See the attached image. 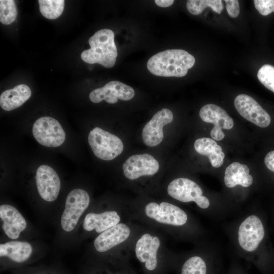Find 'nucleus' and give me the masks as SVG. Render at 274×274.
I'll list each match as a JSON object with an SVG mask.
<instances>
[{
	"instance_id": "obj_9",
	"label": "nucleus",
	"mask_w": 274,
	"mask_h": 274,
	"mask_svg": "<svg viewBox=\"0 0 274 274\" xmlns=\"http://www.w3.org/2000/svg\"><path fill=\"white\" fill-rule=\"evenodd\" d=\"M199 116L203 121L214 125L210 135L215 141H221L224 139L225 134L222 129H230L234 125L233 119L227 112L215 104H210L203 106L200 110Z\"/></svg>"
},
{
	"instance_id": "obj_23",
	"label": "nucleus",
	"mask_w": 274,
	"mask_h": 274,
	"mask_svg": "<svg viewBox=\"0 0 274 274\" xmlns=\"http://www.w3.org/2000/svg\"><path fill=\"white\" fill-rule=\"evenodd\" d=\"M38 3L41 13L49 19L57 18L64 9L63 0H39Z\"/></svg>"
},
{
	"instance_id": "obj_30",
	"label": "nucleus",
	"mask_w": 274,
	"mask_h": 274,
	"mask_svg": "<svg viewBox=\"0 0 274 274\" xmlns=\"http://www.w3.org/2000/svg\"><path fill=\"white\" fill-rule=\"evenodd\" d=\"M264 163L268 169L274 173V150L268 152L264 158Z\"/></svg>"
},
{
	"instance_id": "obj_14",
	"label": "nucleus",
	"mask_w": 274,
	"mask_h": 274,
	"mask_svg": "<svg viewBox=\"0 0 274 274\" xmlns=\"http://www.w3.org/2000/svg\"><path fill=\"white\" fill-rule=\"evenodd\" d=\"M173 120L172 112L163 108L156 113L144 127L142 139L145 145L154 147L159 145L163 139V127Z\"/></svg>"
},
{
	"instance_id": "obj_6",
	"label": "nucleus",
	"mask_w": 274,
	"mask_h": 274,
	"mask_svg": "<svg viewBox=\"0 0 274 274\" xmlns=\"http://www.w3.org/2000/svg\"><path fill=\"white\" fill-rule=\"evenodd\" d=\"M89 202V194L84 190L75 189L68 193L61 218V226L64 231L70 232L75 228Z\"/></svg>"
},
{
	"instance_id": "obj_10",
	"label": "nucleus",
	"mask_w": 274,
	"mask_h": 274,
	"mask_svg": "<svg viewBox=\"0 0 274 274\" xmlns=\"http://www.w3.org/2000/svg\"><path fill=\"white\" fill-rule=\"evenodd\" d=\"M235 108L245 119L256 125L264 128L270 123L269 115L251 96L242 94L237 95L234 101Z\"/></svg>"
},
{
	"instance_id": "obj_31",
	"label": "nucleus",
	"mask_w": 274,
	"mask_h": 274,
	"mask_svg": "<svg viewBox=\"0 0 274 274\" xmlns=\"http://www.w3.org/2000/svg\"><path fill=\"white\" fill-rule=\"evenodd\" d=\"M174 2L173 0H155V4L160 7H168L171 6Z\"/></svg>"
},
{
	"instance_id": "obj_22",
	"label": "nucleus",
	"mask_w": 274,
	"mask_h": 274,
	"mask_svg": "<svg viewBox=\"0 0 274 274\" xmlns=\"http://www.w3.org/2000/svg\"><path fill=\"white\" fill-rule=\"evenodd\" d=\"M32 251L31 246L26 242L10 241L0 245V256L7 257L17 263L26 261Z\"/></svg>"
},
{
	"instance_id": "obj_17",
	"label": "nucleus",
	"mask_w": 274,
	"mask_h": 274,
	"mask_svg": "<svg viewBox=\"0 0 274 274\" xmlns=\"http://www.w3.org/2000/svg\"><path fill=\"white\" fill-rule=\"evenodd\" d=\"M130 230L124 223L118 224L101 232L94 241V246L99 252H106L126 241Z\"/></svg>"
},
{
	"instance_id": "obj_13",
	"label": "nucleus",
	"mask_w": 274,
	"mask_h": 274,
	"mask_svg": "<svg viewBox=\"0 0 274 274\" xmlns=\"http://www.w3.org/2000/svg\"><path fill=\"white\" fill-rule=\"evenodd\" d=\"M159 168L158 161L148 153L132 155L123 165L124 175L130 180H135L143 176L153 175L157 173Z\"/></svg>"
},
{
	"instance_id": "obj_7",
	"label": "nucleus",
	"mask_w": 274,
	"mask_h": 274,
	"mask_svg": "<svg viewBox=\"0 0 274 274\" xmlns=\"http://www.w3.org/2000/svg\"><path fill=\"white\" fill-rule=\"evenodd\" d=\"M32 132L37 142L47 147L61 145L65 139V133L55 119L48 116L37 119L33 123Z\"/></svg>"
},
{
	"instance_id": "obj_16",
	"label": "nucleus",
	"mask_w": 274,
	"mask_h": 274,
	"mask_svg": "<svg viewBox=\"0 0 274 274\" xmlns=\"http://www.w3.org/2000/svg\"><path fill=\"white\" fill-rule=\"evenodd\" d=\"M0 218L3 221L4 231L11 239L18 238L21 232L26 227L27 223L24 218L11 205L2 204L0 206Z\"/></svg>"
},
{
	"instance_id": "obj_5",
	"label": "nucleus",
	"mask_w": 274,
	"mask_h": 274,
	"mask_svg": "<svg viewBox=\"0 0 274 274\" xmlns=\"http://www.w3.org/2000/svg\"><path fill=\"white\" fill-rule=\"evenodd\" d=\"M167 190L170 196L180 201H193L204 210L211 207V201L203 195L201 188L189 179L179 178L173 180L168 185Z\"/></svg>"
},
{
	"instance_id": "obj_24",
	"label": "nucleus",
	"mask_w": 274,
	"mask_h": 274,
	"mask_svg": "<svg viewBox=\"0 0 274 274\" xmlns=\"http://www.w3.org/2000/svg\"><path fill=\"white\" fill-rule=\"evenodd\" d=\"M188 11L193 15H198L207 7H210L215 12L220 14L224 7L221 0H189L186 4Z\"/></svg>"
},
{
	"instance_id": "obj_21",
	"label": "nucleus",
	"mask_w": 274,
	"mask_h": 274,
	"mask_svg": "<svg viewBox=\"0 0 274 274\" xmlns=\"http://www.w3.org/2000/svg\"><path fill=\"white\" fill-rule=\"evenodd\" d=\"M194 147L198 154L208 157L214 167L219 168L223 164L225 154L221 147L214 140L205 137L198 139L195 141Z\"/></svg>"
},
{
	"instance_id": "obj_3",
	"label": "nucleus",
	"mask_w": 274,
	"mask_h": 274,
	"mask_svg": "<svg viewBox=\"0 0 274 274\" xmlns=\"http://www.w3.org/2000/svg\"><path fill=\"white\" fill-rule=\"evenodd\" d=\"M266 236L264 223L255 214L246 216L238 224L235 232V243L238 251L252 255L260 252Z\"/></svg>"
},
{
	"instance_id": "obj_20",
	"label": "nucleus",
	"mask_w": 274,
	"mask_h": 274,
	"mask_svg": "<svg viewBox=\"0 0 274 274\" xmlns=\"http://www.w3.org/2000/svg\"><path fill=\"white\" fill-rule=\"evenodd\" d=\"M30 88L24 84L5 90L0 96L1 107L6 111H12L22 105L30 97Z\"/></svg>"
},
{
	"instance_id": "obj_26",
	"label": "nucleus",
	"mask_w": 274,
	"mask_h": 274,
	"mask_svg": "<svg viewBox=\"0 0 274 274\" xmlns=\"http://www.w3.org/2000/svg\"><path fill=\"white\" fill-rule=\"evenodd\" d=\"M181 274H207V264L199 256L189 258L183 264Z\"/></svg>"
},
{
	"instance_id": "obj_2",
	"label": "nucleus",
	"mask_w": 274,
	"mask_h": 274,
	"mask_svg": "<svg viewBox=\"0 0 274 274\" xmlns=\"http://www.w3.org/2000/svg\"><path fill=\"white\" fill-rule=\"evenodd\" d=\"M114 37L111 29L98 30L89 39L90 48L81 53V59L87 63H98L105 67H112L118 55Z\"/></svg>"
},
{
	"instance_id": "obj_15",
	"label": "nucleus",
	"mask_w": 274,
	"mask_h": 274,
	"mask_svg": "<svg viewBox=\"0 0 274 274\" xmlns=\"http://www.w3.org/2000/svg\"><path fill=\"white\" fill-rule=\"evenodd\" d=\"M160 241L157 236L150 234H143L137 241L135 252L140 261L145 263V267L149 270H154L157 266V253Z\"/></svg>"
},
{
	"instance_id": "obj_8",
	"label": "nucleus",
	"mask_w": 274,
	"mask_h": 274,
	"mask_svg": "<svg viewBox=\"0 0 274 274\" xmlns=\"http://www.w3.org/2000/svg\"><path fill=\"white\" fill-rule=\"evenodd\" d=\"M145 212L148 217L160 223L181 226L188 220V216L184 211L167 202H162L160 204L150 202L146 206Z\"/></svg>"
},
{
	"instance_id": "obj_1",
	"label": "nucleus",
	"mask_w": 274,
	"mask_h": 274,
	"mask_svg": "<svg viewBox=\"0 0 274 274\" xmlns=\"http://www.w3.org/2000/svg\"><path fill=\"white\" fill-rule=\"evenodd\" d=\"M193 56L181 49L160 52L149 59L147 66L152 74L161 77L185 76L194 64Z\"/></svg>"
},
{
	"instance_id": "obj_25",
	"label": "nucleus",
	"mask_w": 274,
	"mask_h": 274,
	"mask_svg": "<svg viewBox=\"0 0 274 274\" xmlns=\"http://www.w3.org/2000/svg\"><path fill=\"white\" fill-rule=\"evenodd\" d=\"M17 15V9L13 0L0 1V21L5 25L12 23Z\"/></svg>"
},
{
	"instance_id": "obj_19",
	"label": "nucleus",
	"mask_w": 274,
	"mask_h": 274,
	"mask_svg": "<svg viewBox=\"0 0 274 274\" xmlns=\"http://www.w3.org/2000/svg\"><path fill=\"white\" fill-rule=\"evenodd\" d=\"M225 186L229 188L238 185L248 187L252 185L253 178L248 166L237 162L229 164L225 169L224 177Z\"/></svg>"
},
{
	"instance_id": "obj_28",
	"label": "nucleus",
	"mask_w": 274,
	"mask_h": 274,
	"mask_svg": "<svg viewBox=\"0 0 274 274\" xmlns=\"http://www.w3.org/2000/svg\"><path fill=\"white\" fill-rule=\"evenodd\" d=\"M254 5L258 11L263 16L274 12V0H254Z\"/></svg>"
},
{
	"instance_id": "obj_27",
	"label": "nucleus",
	"mask_w": 274,
	"mask_h": 274,
	"mask_svg": "<svg viewBox=\"0 0 274 274\" xmlns=\"http://www.w3.org/2000/svg\"><path fill=\"white\" fill-rule=\"evenodd\" d=\"M257 77L259 81L268 89L274 92V66L266 64L259 70Z\"/></svg>"
},
{
	"instance_id": "obj_4",
	"label": "nucleus",
	"mask_w": 274,
	"mask_h": 274,
	"mask_svg": "<svg viewBox=\"0 0 274 274\" xmlns=\"http://www.w3.org/2000/svg\"><path fill=\"white\" fill-rule=\"evenodd\" d=\"M88 142L94 155L104 160L114 159L124 148L120 138L99 127H95L90 131Z\"/></svg>"
},
{
	"instance_id": "obj_29",
	"label": "nucleus",
	"mask_w": 274,
	"mask_h": 274,
	"mask_svg": "<svg viewBox=\"0 0 274 274\" xmlns=\"http://www.w3.org/2000/svg\"><path fill=\"white\" fill-rule=\"evenodd\" d=\"M226 8L228 15L232 17H236L239 14V6L237 0H225Z\"/></svg>"
},
{
	"instance_id": "obj_11",
	"label": "nucleus",
	"mask_w": 274,
	"mask_h": 274,
	"mask_svg": "<svg viewBox=\"0 0 274 274\" xmlns=\"http://www.w3.org/2000/svg\"><path fill=\"white\" fill-rule=\"evenodd\" d=\"M36 182L38 193L44 200L56 199L60 189V181L56 172L47 165L40 166L36 172Z\"/></svg>"
},
{
	"instance_id": "obj_12",
	"label": "nucleus",
	"mask_w": 274,
	"mask_h": 274,
	"mask_svg": "<svg viewBox=\"0 0 274 274\" xmlns=\"http://www.w3.org/2000/svg\"><path fill=\"white\" fill-rule=\"evenodd\" d=\"M134 95V91L130 86L118 81H112L102 87L92 90L89 94V99L94 103L105 100L112 104L117 102L118 99L130 100Z\"/></svg>"
},
{
	"instance_id": "obj_18",
	"label": "nucleus",
	"mask_w": 274,
	"mask_h": 274,
	"mask_svg": "<svg viewBox=\"0 0 274 274\" xmlns=\"http://www.w3.org/2000/svg\"><path fill=\"white\" fill-rule=\"evenodd\" d=\"M120 221V216L114 211H106L99 214L89 213L84 218L83 227L88 231L95 230L97 233H101L118 224Z\"/></svg>"
}]
</instances>
